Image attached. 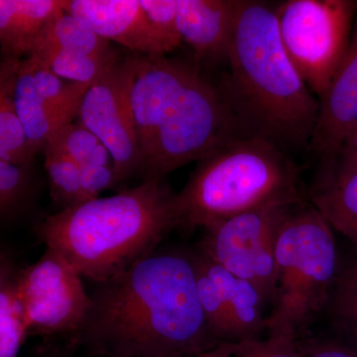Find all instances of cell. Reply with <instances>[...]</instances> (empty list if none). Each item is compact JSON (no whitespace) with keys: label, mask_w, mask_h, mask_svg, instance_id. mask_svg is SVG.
I'll list each match as a JSON object with an SVG mask.
<instances>
[{"label":"cell","mask_w":357,"mask_h":357,"mask_svg":"<svg viewBox=\"0 0 357 357\" xmlns=\"http://www.w3.org/2000/svg\"><path fill=\"white\" fill-rule=\"evenodd\" d=\"M72 347L100 357H199L218 344L191 250L156 249L98 284Z\"/></svg>","instance_id":"1"},{"label":"cell","mask_w":357,"mask_h":357,"mask_svg":"<svg viewBox=\"0 0 357 357\" xmlns=\"http://www.w3.org/2000/svg\"><path fill=\"white\" fill-rule=\"evenodd\" d=\"M135 55L131 89L140 153L138 175L163 181L248 132L225 84H215L196 61Z\"/></svg>","instance_id":"2"},{"label":"cell","mask_w":357,"mask_h":357,"mask_svg":"<svg viewBox=\"0 0 357 357\" xmlns=\"http://www.w3.org/2000/svg\"><path fill=\"white\" fill-rule=\"evenodd\" d=\"M223 84L248 132L286 152L307 149L318 119L319 102L307 88L284 48L276 9L243 0Z\"/></svg>","instance_id":"3"},{"label":"cell","mask_w":357,"mask_h":357,"mask_svg":"<svg viewBox=\"0 0 357 357\" xmlns=\"http://www.w3.org/2000/svg\"><path fill=\"white\" fill-rule=\"evenodd\" d=\"M175 197L164 181H145L48 215L35 231L82 277L100 284L153 252L177 229Z\"/></svg>","instance_id":"4"},{"label":"cell","mask_w":357,"mask_h":357,"mask_svg":"<svg viewBox=\"0 0 357 357\" xmlns=\"http://www.w3.org/2000/svg\"><path fill=\"white\" fill-rule=\"evenodd\" d=\"M299 185V168L288 152L243 134L199 161L176 194L178 229L192 231L270 204L302 203Z\"/></svg>","instance_id":"5"},{"label":"cell","mask_w":357,"mask_h":357,"mask_svg":"<svg viewBox=\"0 0 357 357\" xmlns=\"http://www.w3.org/2000/svg\"><path fill=\"white\" fill-rule=\"evenodd\" d=\"M275 260L268 335L299 340L326 311L340 265L333 227L311 203L302 202L286 211L277 229Z\"/></svg>","instance_id":"6"},{"label":"cell","mask_w":357,"mask_h":357,"mask_svg":"<svg viewBox=\"0 0 357 357\" xmlns=\"http://www.w3.org/2000/svg\"><path fill=\"white\" fill-rule=\"evenodd\" d=\"M356 6L345 0H289L276 9L284 48L319 100L349 50Z\"/></svg>","instance_id":"7"},{"label":"cell","mask_w":357,"mask_h":357,"mask_svg":"<svg viewBox=\"0 0 357 357\" xmlns=\"http://www.w3.org/2000/svg\"><path fill=\"white\" fill-rule=\"evenodd\" d=\"M292 206L270 204L211 223L204 227L203 238L196 248L227 271L250 281L265 303L272 302L277 229Z\"/></svg>","instance_id":"8"},{"label":"cell","mask_w":357,"mask_h":357,"mask_svg":"<svg viewBox=\"0 0 357 357\" xmlns=\"http://www.w3.org/2000/svg\"><path fill=\"white\" fill-rule=\"evenodd\" d=\"M81 277L51 248L34 264L20 268V293L29 335L70 340L79 332L91 301Z\"/></svg>","instance_id":"9"},{"label":"cell","mask_w":357,"mask_h":357,"mask_svg":"<svg viewBox=\"0 0 357 357\" xmlns=\"http://www.w3.org/2000/svg\"><path fill=\"white\" fill-rule=\"evenodd\" d=\"M134 73V53L121 56L86 91L77 116L109 150L117 184L138 175L140 169L131 107Z\"/></svg>","instance_id":"10"},{"label":"cell","mask_w":357,"mask_h":357,"mask_svg":"<svg viewBox=\"0 0 357 357\" xmlns=\"http://www.w3.org/2000/svg\"><path fill=\"white\" fill-rule=\"evenodd\" d=\"M319 102L309 149L326 158L338 154L345 138L357 128V21L347 55Z\"/></svg>","instance_id":"11"},{"label":"cell","mask_w":357,"mask_h":357,"mask_svg":"<svg viewBox=\"0 0 357 357\" xmlns=\"http://www.w3.org/2000/svg\"><path fill=\"white\" fill-rule=\"evenodd\" d=\"M64 9L107 41L134 54L162 56L140 0H65Z\"/></svg>","instance_id":"12"},{"label":"cell","mask_w":357,"mask_h":357,"mask_svg":"<svg viewBox=\"0 0 357 357\" xmlns=\"http://www.w3.org/2000/svg\"><path fill=\"white\" fill-rule=\"evenodd\" d=\"M243 0H177L178 32L196 62L225 60Z\"/></svg>","instance_id":"13"},{"label":"cell","mask_w":357,"mask_h":357,"mask_svg":"<svg viewBox=\"0 0 357 357\" xmlns=\"http://www.w3.org/2000/svg\"><path fill=\"white\" fill-rule=\"evenodd\" d=\"M310 203L354 245L357 260V162L337 154L321 158Z\"/></svg>","instance_id":"14"},{"label":"cell","mask_w":357,"mask_h":357,"mask_svg":"<svg viewBox=\"0 0 357 357\" xmlns=\"http://www.w3.org/2000/svg\"><path fill=\"white\" fill-rule=\"evenodd\" d=\"M59 0H0L2 58L29 57L64 13Z\"/></svg>","instance_id":"15"},{"label":"cell","mask_w":357,"mask_h":357,"mask_svg":"<svg viewBox=\"0 0 357 357\" xmlns=\"http://www.w3.org/2000/svg\"><path fill=\"white\" fill-rule=\"evenodd\" d=\"M192 251L220 291L231 321L234 342L261 338L266 330V318L263 316L266 303L258 289L250 281L227 271L199 248Z\"/></svg>","instance_id":"16"},{"label":"cell","mask_w":357,"mask_h":357,"mask_svg":"<svg viewBox=\"0 0 357 357\" xmlns=\"http://www.w3.org/2000/svg\"><path fill=\"white\" fill-rule=\"evenodd\" d=\"M21 60L2 58L0 64V161L32 163L36 152L26 136L14 102L16 79Z\"/></svg>","instance_id":"17"},{"label":"cell","mask_w":357,"mask_h":357,"mask_svg":"<svg viewBox=\"0 0 357 357\" xmlns=\"http://www.w3.org/2000/svg\"><path fill=\"white\" fill-rule=\"evenodd\" d=\"M20 271L6 251L0 256V357H17L28 333L20 293Z\"/></svg>","instance_id":"18"},{"label":"cell","mask_w":357,"mask_h":357,"mask_svg":"<svg viewBox=\"0 0 357 357\" xmlns=\"http://www.w3.org/2000/svg\"><path fill=\"white\" fill-rule=\"evenodd\" d=\"M14 102L26 136L35 152L43 149L59 129L72 123L79 116V107H59L39 100L17 75Z\"/></svg>","instance_id":"19"},{"label":"cell","mask_w":357,"mask_h":357,"mask_svg":"<svg viewBox=\"0 0 357 357\" xmlns=\"http://www.w3.org/2000/svg\"><path fill=\"white\" fill-rule=\"evenodd\" d=\"M39 178L32 163L0 161V220L2 227L20 222L31 213L39 196Z\"/></svg>","instance_id":"20"},{"label":"cell","mask_w":357,"mask_h":357,"mask_svg":"<svg viewBox=\"0 0 357 357\" xmlns=\"http://www.w3.org/2000/svg\"><path fill=\"white\" fill-rule=\"evenodd\" d=\"M49 70L66 81L91 86L121 57L119 53L105 58L91 57L59 48L43 41L33 52Z\"/></svg>","instance_id":"21"},{"label":"cell","mask_w":357,"mask_h":357,"mask_svg":"<svg viewBox=\"0 0 357 357\" xmlns=\"http://www.w3.org/2000/svg\"><path fill=\"white\" fill-rule=\"evenodd\" d=\"M18 77L27 84L39 100L53 107L81 105L84 93L91 86L58 77L34 55L21 60Z\"/></svg>","instance_id":"22"},{"label":"cell","mask_w":357,"mask_h":357,"mask_svg":"<svg viewBox=\"0 0 357 357\" xmlns=\"http://www.w3.org/2000/svg\"><path fill=\"white\" fill-rule=\"evenodd\" d=\"M326 312L338 333L357 347V260L340 265Z\"/></svg>","instance_id":"23"},{"label":"cell","mask_w":357,"mask_h":357,"mask_svg":"<svg viewBox=\"0 0 357 357\" xmlns=\"http://www.w3.org/2000/svg\"><path fill=\"white\" fill-rule=\"evenodd\" d=\"M43 41L55 45L63 50L91 57L105 58L117 53L110 46L109 41L98 36L83 21L66 11L54 21Z\"/></svg>","instance_id":"24"},{"label":"cell","mask_w":357,"mask_h":357,"mask_svg":"<svg viewBox=\"0 0 357 357\" xmlns=\"http://www.w3.org/2000/svg\"><path fill=\"white\" fill-rule=\"evenodd\" d=\"M299 340L288 335L220 342L199 357H300Z\"/></svg>","instance_id":"25"},{"label":"cell","mask_w":357,"mask_h":357,"mask_svg":"<svg viewBox=\"0 0 357 357\" xmlns=\"http://www.w3.org/2000/svg\"><path fill=\"white\" fill-rule=\"evenodd\" d=\"M44 154L52 199L62 210L82 204L83 196L79 167L62 155L51 152H44Z\"/></svg>","instance_id":"26"},{"label":"cell","mask_w":357,"mask_h":357,"mask_svg":"<svg viewBox=\"0 0 357 357\" xmlns=\"http://www.w3.org/2000/svg\"><path fill=\"white\" fill-rule=\"evenodd\" d=\"M195 264L197 269V287L199 303L203 307L206 323L213 337L218 342H234V330L220 291L215 282L211 280L201 263L197 259L194 251Z\"/></svg>","instance_id":"27"},{"label":"cell","mask_w":357,"mask_h":357,"mask_svg":"<svg viewBox=\"0 0 357 357\" xmlns=\"http://www.w3.org/2000/svg\"><path fill=\"white\" fill-rule=\"evenodd\" d=\"M160 53L166 56L182 42L178 28L177 0H140Z\"/></svg>","instance_id":"28"},{"label":"cell","mask_w":357,"mask_h":357,"mask_svg":"<svg viewBox=\"0 0 357 357\" xmlns=\"http://www.w3.org/2000/svg\"><path fill=\"white\" fill-rule=\"evenodd\" d=\"M100 143L95 134L77 121L59 129L45 144L42 151L62 155L81 167Z\"/></svg>","instance_id":"29"},{"label":"cell","mask_w":357,"mask_h":357,"mask_svg":"<svg viewBox=\"0 0 357 357\" xmlns=\"http://www.w3.org/2000/svg\"><path fill=\"white\" fill-rule=\"evenodd\" d=\"M83 202L100 198V192L117 185L114 165L79 167Z\"/></svg>","instance_id":"30"},{"label":"cell","mask_w":357,"mask_h":357,"mask_svg":"<svg viewBox=\"0 0 357 357\" xmlns=\"http://www.w3.org/2000/svg\"><path fill=\"white\" fill-rule=\"evenodd\" d=\"M300 357H357V347L337 340H299Z\"/></svg>","instance_id":"31"},{"label":"cell","mask_w":357,"mask_h":357,"mask_svg":"<svg viewBox=\"0 0 357 357\" xmlns=\"http://www.w3.org/2000/svg\"><path fill=\"white\" fill-rule=\"evenodd\" d=\"M338 154L344 155L357 161V128H354L345 138Z\"/></svg>","instance_id":"32"},{"label":"cell","mask_w":357,"mask_h":357,"mask_svg":"<svg viewBox=\"0 0 357 357\" xmlns=\"http://www.w3.org/2000/svg\"><path fill=\"white\" fill-rule=\"evenodd\" d=\"M42 357H70L69 354H64V352H59L54 351L51 352V354H45L44 356Z\"/></svg>","instance_id":"33"},{"label":"cell","mask_w":357,"mask_h":357,"mask_svg":"<svg viewBox=\"0 0 357 357\" xmlns=\"http://www.w3.org/2000/svg\"><path fill=\"white\" fill-rule=\"evenodd\" d=\"M342 156H344V155H342ZM347 158H349V157H347ZM349 159H351V158H349ZM354 160V159H352ZM354 161L357 162L356 160H354Z\"/></svg>","instance_id":"34"}]
</instances>
